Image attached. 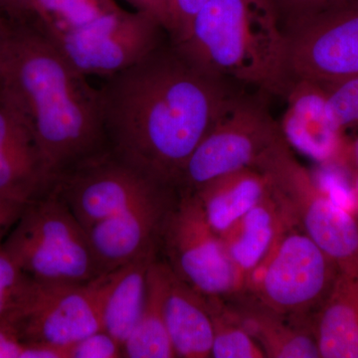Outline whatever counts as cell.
<instances>
[{
	"mask_svg": "<svg viewBox=\"0 0 358 358\" xmlns=\"http://www.w3.org/2000/svg\"><path fill=\"white\" fill-rule=\"evenodd\" d=\"M99 89L110 152L176 190L190 155L242 91L195 64L169 39Z\"/></svg>",
	"mask_w": 358,
	"mask_h": 358,
	"instance_id": "1",
	"label": "cell"
},
{
	"mask_svg": "<svg viewBox=\"0 0 358 358\" xmlns=\"http://www.w3.org/2000/svg\"><path fill=\"white\" fill-rule=\"evenodd\" d=\"M3 88L25 115L56 181L110 150L100 89L31 21L13 22Z\"/></svg>",
	"mask_w": 358,
	"mask_h": 358,
	"instance_id": "2",
	"label": "cell"
},
{
	"mask_svg": "<svg viewBox=\"0 0 358 358\" xmlns=\"http://www.w3.org/2000/svg\"><path fill=\"white\" fill-rule=\"evenodd\" d=\"M173 45L238 88L285 96L291 86L286 36L270 0H209Z\"/></svg>",
	"mask_w": 358,
	"mask_h": 358,
	"instance_id": "3",
	"label": "cell"
},
{
	"mask_svg": "<svg viewBox=\"0 0 358 358\" xmlns=\"http://www.w3.org/2000/svg\"><path fill=\"white\" fill-rule=\"evenodd\" d=\"M1 243L41 284H83L102 275L86 229L54 187L25 205Z\"/></svg>",
	"mask_w": 358,
	"mask_h": 358,
	"instance_id": "4",
	"label": "cell"
},
{
	"mask_svg": "<svg viewBox=\"0 0 358 358\" xmlns=\"http://www.w3.org/2000/svg\"><path fill=\"white\" fill-rule=\"evenodd\" d=\"M257 169L270 181L273 195L294 227L305 233L341 273L358 275V223L296 159L282 138Z\"/></svg>",
	"mask_w": 358,
	"mask_h": 358,
	"instance_id": "5",
	"label": "cell"
},
{
	"mask_svg": "<svg viewBox=\"0 0 358 358\" xmlns=\"http://www.w3.org/2000/svg\"><path fill=\"white\" fill-rule=\"evenodd\" d=\"M334 261L300 229L292 226L249 275L243 292L257 303L312 327L338 275Z\"/></svg>",
	"mask_w": 358,
	"mask_h": 358,
	"instance_id": "6",
	"label": "cell"
},
{
	"mask_svg": "<svg viewBox=\"0 0 358 358\" xmlns=\"http://www.w3.org/2000/svg\"><path fill=\"white\" fill-rule=\"evenodd\" d=\"M282 138L262 99L239 92L190 155L176 192L193 193L224 174L256 167Z\"/></svg>",
	"mask_w": 358,
	"mask_h": 358,
	"instance_id": "7",
	"label": "cell"
},
{
	"mask_svg": "<svg viewBox=\"0 0 358 358\" xmlns=\"http://www.w3.org/2000/svg\"><path fill=\"white\" fill-rule=\"evenodd\" d=\"M159 253L174 274L205 296L225 299L243 292L220 235L192 193L178 192L162 227Z\"/></svg>",
	"mask_w": 358,
	"mask_h": 358,
	"instance_id": "8",
	"label": "cell"
},
{
	"mask_svg": "<svg viewBox=\"0 0 358 358\" xmlns=\"http://www.w3.org/2000/svg\"><path fill=\"white\" fill-rule=\"evenodd\" d=\"M289 80L329 86L358 76V0H348L289 26Z\"/></svg>",
	"mask_w": 358,
	"mask_h": 358,
	"instance_id": "9",
	"label": "cell"
},
{
	"mask_svg": "<svg viewBox=\"0 0 358 358\" xmlns=\"http://www.w3.org/2000/svg\"><path fill=\"white\" fill-rule=\"evenodd\" d=\"M164 34L152 16L119 6L50 41L85 76L107 79L154 50Z\"/></svg>",
	"mask_w": 358,
	"mask_h": 358,
	"instance_id": "10",
	"label": "cell"
},
{
	"mask_svg": "<svg viewBox=\"0 0 358 358\" xmlns=\"http://www.w3.org/2000/svg\"><path fill=\"white\" fill-rule=\"evenodd\" d=\"M103 274L83 284L33 282L9 320L26 343L69 346L102 329Z\"/></svg>",
	"mask_w": 358,
	"mask_h": 358,
	"instance_id": "11",
	"label": "cell"
},
{
	"mask_svg": "<svg viewBox=\"0 0 358 358\" xmlns=\"http://www.w3.org/2000/svg\"><path fill=\"white\" fill-rule=\"evenodd\" d=\"M162 187L167 186L124 164L110 150L59 176L54 185L86 230Z\"/></svg>",
	"mask_w": 358,
	"mask_h": 358,
	"instance_id": "12",
	"label": "cell"
},
{
	"mask_svg": "<svg viewBox=\"0 0 358 358\" xmlns=\"http://www.w3.org/2000/svg\"><path fill=\"white\" fill-rule=\"evenodd\" d=\"M178 192L162 187L126 210L87 229L101 274L159 253L164 221Z\"/></svg>",
	"mask_w": 358,
	"mask_h": 358,
	"instance_id": "13",
	"label": "cell"
},
{
	"mask_svg": "<svg viewBox=\"0 0 358 358\" xmlns=\"http://www.w3.org/2000/svg\"><path fill=\"white\" fill-rule=\"evenodd\" d=\"M53 176L25 115L0 91V200L26 205L50 192Z\"/></svg>",
	"mask_w": 358,
	"mask_h": 358,
	"instance_id": "14",
	"label": "cell"
},
{
	"mask_svg": "<svg viewBox=\"0 0 358 358\" xmlns=\"http://www.w3.org/2000/svg\"><path fill=\"white\" fill-rule=\"evenodd\" d=\"M285 98L288 108L279 124L289 148L324 166H348L350 143L329 110L324 89L294 80Z\"/></svg>",
	"mask_w": 358,
	"mask_h": 358,
	"instance_id": "15",
	"label": "cell"
},
{
	"mask_svg": "<svg viewBox=\"0 0 358 358\" xmlns=\"http://www.w3.org/2000/svg\"><path fill=\"white\" fill-rule=\"evenodd\" d=\"M164 307L176 357H211L213 326L206 296L182 281L166 264Z\"/></svg>",
	"mask_w": 358,
	"mask_h": 358,
	"instance_id": "16",
	"label": "cell"
},
{
	"mask_svg": "<svg viewBox=\"0 0 358 358\" xmlns=\"http://www.w3.org/2000/svg\"><path fill=\"white\" fill-rule=\"evenodd\" d=\"M224 300L266 357H320L312 327L268 310L244 293Z\"/></svg>",
	"mask_w": 358,
	"mask_h": 358,
	"instance_id": "17",
	"label": "cell"
},
{
	"mask_svg": "<svg viewBox=\"0 0 358 358\" xmlns=\"http://www.w3.org/2000/svg\"><path fill=\"white\" fill-rule=\"evenodd\" d=\"M292 226L271 190L265 199L219 234L244 287L249 275L263 262L275 241Z\"/></svg>",
	"mask_w": 358,
	"mask_h": 358,
	"instance_id": "18",
	"label": "cell"
},
{
	"mask_svg": "<svg viewBox=\"0 0 358 358\" xmlns=\"http://www.w3.org/2000/svg\"><path fill=\"white\" fill-rule=\"evenodd\" d=\"M320 357L358 358V275L338 273L313 320Z\"/></svg>",
	"mask_w": 358,
	"mask_h": 358,
	"instance_id": "19",
	"label": "cell"
},
{
	"mask_svg": "<svg viewBox=\"0 0 358 358\" xmlns=\"http://www.w3.org/2000/svg\"><path fill=\"white\" fill-rule=\"evenodd\" d=\"M157 257L159 253L147 254L103 274L102 329L122 345L140 319L147 294L148 270Z\"/></svg>",
	"mask_w": 358,
	"mask_h": 358,
	"instance_id": "20",
	"label": "cell"
},
{
	"mask_svg": "<svg viewBox=\"0 0 358 358\" xmlns=\"http://www.w3.org/2000/svg\"><path fill=\"white\" fill-rule=\"evenodd\" d=\"M270 192L268 176L257 167H248L219 176L192 194L212 229L221 234Z\"/></svg>",
	"mask_w": 358,
	"mask_h": 358,
	"instance_id": "21",
	"label": "cell"
},
{
	"mask_svg": "<svg viewBox=\"0 0 358 358\" xmlns=\"http://www.w3.org/2000/svg\"><path fill=\"white\" fill-rule=\"evenodd\" d=\"M166 264L159 257L148 270L147 294L140 319L122 345L124 357H176L164 317Z\"/></svg>",
	"mask_w": 358,
	"mask_h": 358,
	"instance_id": "22",
	"label": "cell"
},
{
	"mask_svg": "<svg viewBox=\"0 0 358 358\" xmlns=\"http://www.w3.org/2000/svg\"><path fill=\"white\" fill-rule=\"evenodd\" d=\"M213 326L211 357L266 358L261 346L236 319L223 298L206 296Z\"/></svg>",
	"mask_w": 358,
	"mask_h": 358,
	"instance_id": "23",
	"label": "cell"
},
{
	"mask_svg": "<svg viewBox=\"0 0 358 358\" xmlns=\"http://www.w3.org/2000/svg\"><path fill=\"white\" fill-rule=\"evenodd\" d=\"M33 282L0 242V319L9 317L18 310L29 294Z\"/></svg>",
	"mask_w": 358,
	"mask_h": 358,
	"instance_id": "24",
	"label": "cell"
},
{
	"mask_svg": "<svg viewBox=\"0 0 358 358\" xmlns=\"http://www.w3.org/2000/svg\"><path fill=\"white\" fill-rule=\"evenodd\" d=\"M334 119L343 131L358 128V76L322 86Z\"/></svg>",
	"mask_w": 358,
	"mask_h": 358,
	"instance_id": "25",
	"label": "cell"
},
{
	"mask_svg": "<svg viewBox=\"0 0 358 358\" xmlns=\"http://www.w3.org/2000/svg\"><path fill=\"white\" fill-rule=\"evenodd\" d=\"M348 0H270L282 29Z\"/></svg>",
	"mask_w": 358,
	"mask_h": 358,
	"instance_id": "26",
	"label": "cell"
},
{
	"mask_svg": "<svg viewBox=\"0 0 358 358\" xmlns=\"http://www.w3.org/2000/svg\"><path fill=\"white\" fill-rule=\"evenodd\" d=\"M124 357L122 345L105 331H99L70 345L69 358Z\"/></svg>",
	"mask_w": 358,
	"mask_h": 358,
	"instance_id": "27",
	"label": "cell"
},
{
	"mask_svg": "<svg viewBox=\"0 0 358 358\" xmlns=\"http://www.w3.org/2000/svg\"><path fill=\"white\" fill-rule=\"evenodd\" d=\"M209 0H171V21L167 36L176 44L185 37L190 23Z\"/></svg>",
	"mask_w": 358,
	"mask_h": 358,
	"instance_id": "28",
	"label": "cell"
},
{
	"mask_svg": "<svg viewBox=\"0 0 358 358\" xmlns=\"http://www.w3.org/2000/svg\"><path fill=\"white\" fill-rule=\"evenodd\" d=\"M26 346L11 320L0 319V358H23Z\"/></svg>",
	"mask_w": 358,
	"mask_h": 358,
	"instance_id": "29",
	"label": "cell"
},
{
	"mask_svg": "<svg viewBox=\"0 0 358 358\" xmlns=\"http://www.w3.org/2000/svg\"><path fill=\"white\" fill-rule=\"evenodd\" d=\"M119 1V0H117ZM134 10L147 13L157 20L166 30V34L171 27V0H122Z\"/></svg>",
	"mask_w": 358,
	"mask_h": 358,
	"instance_id": "30",
	"label": "cell"
},
{
	"mask_svg": "<svg viewBox=\"0 0 358 358\" xmlns=\"http://www.w3.org/2000/svg\"><path fill=\"white\" fill-rule=\"evenodd\" d=\"M36 0H0V13L13 22L31 21Z\"/></svg>",
	"mask_w": 358,
	"mask_h": 358,
	"instance_id": "31",
	"label": "cell"
},
{
	"mask_svg": "<svg viewBox=\"0 0 358 358\" xmlns=\"http://www.w3.org/2000/svg\"><path fill=\"white\" fill-rule=\"evenodd\" d=\"M11 27H13V21L9 20L3 13H0V91L3 88L4 62H6L7 44L10 36Z\"/></svg>",
	"mask_w": 358,
	"mask_h": 358,
	"instance_id": "32",
	"label": "cell"
},
{
	"mask_svg": "<svg viewBox=\"0 0 358 358\" xmlns=\"http://www.w3.org/2000/svg\"><path fill=\"white\" fill-rule=\"evenodd\" d=\"M24 206L15 202L0 200V231L11 227L20 217Z\"/></svg>",
	"mask_w": 358,
	"mask_h": 358,
	"instance_id": "33",
	"label": "cell"
},
{
	"mask_svg": "<svg viewBox=\"0 0 358 358\" xmlns=\"http://www.w3.org/2000/svg\"><path fill=\"white\" fill-rule=\"evenodd\" d=\"M348 166L352 167V169H358V136L355 138V141L350 143Z\"/></svg>",
	"mask_w": 358,
	"mask_h": 358,
	"instance_id": "34",
	"label": "cell"
},
{
	"mask_svg": "<svg viewBox=\"0 0 358 358\" xmlns=\"http://www.w3.org/2000/svg\"><path fill=\"white\" fill-rule=\"evenodd\" d=\"M352 187L353 196H355V199L357 200L358 205V169H352Z\"/></svg>",
	"mask_w": 358,
	"mask_h": 358,
	"instance_id": "35",
	"label": "cell"
}]
</instances>
